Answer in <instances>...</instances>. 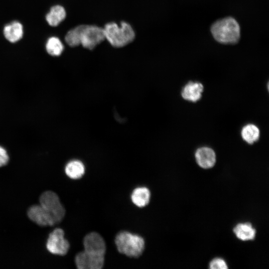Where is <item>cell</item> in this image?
<instances>
[{
  "instance_id": "9a60e30c",
  "label": "cell",
  "mask_w": 269,
  "mask_h": 269,
  "mask_svg": "<svg viewBox=\"0 0 269 269\" xmlns=\"http://www.w3.org/2000/svg\"><path fill=\"white\" fill-rule=\"evenodd\" d=\"M233 231L237 237L242 241L253 240L256 235V230L250 223L238 224Z\"/></svg>"
},
{
  "instance_id": "8fae6325",
  "label": "cell",
  "mask_w": 269,
  "mask_h": 269,
  "mask_svg": "<svg viewBox=\"0 0 269 269\" xmlns=\"http://www.w3.org/2000/svg\"><path fill=\"white\" fill-rule=\"evenodd\" d=\"M203 90L201 83L190 81L183 87L181 95L184 100L195 103L201 98Z\"/></svg>"
},
{
  "instance_id": "ac0fdd59",
  "label": "cell",
  "mask_w": 269,
  "mask_h": 269,
  "mask_svg": "<svg viewBox=\"0 0 269 269\" xmlns=\"http://www.w3.org/2000/svg\"><path fill=\"white\" fill-rule=\"evenodd\" d=\"M47 53L53 56L61 55L64 50V45L60 40L56 37H50L46 44Z\"/></svg>"
},
{
  "instance_id": "5b68a950",
  "label": "cell",
  "mask_w": 269,
  "mask_h": 269,
  "mask_svg": "<svg viewBox=\"0 0 269 269\" xmlns=\"http://www.w3.org/2000/svg\"><path fill=\"white\" fill-rule=\"evenodd\" d=\"M69 248L70 244L64 238V232L62 229H55L49 234L46 243V248L50 253L64 256L67 253Z\"/></svg>"
},
{
  "instance_id": "44dd1931",
  "label": "cell",
  "mask_w": 269,
  "mask_h": 269,
  "mask_svg": "<svg viewBox=\"0 0 269 269\" xmlns=\"http://www.w3.org/2000/svg\"><path fill=\"white\" fill-rule=\"evenodd\" d=\"M9 161V156L6 149L0 145V167L5 165Z\"/></svg>"
},
{
  "instance_id": "2e32d148",
  "label": "cell",
  "mask_w": 269,
  "mask_h": 269,
  "mask_svg": "<svg viewBox=\"0 0 269 269\" xmlns=\"http://www.w3.org/2000/svg\"><path fill=\"white\" fill-rule=\"evenodd\" d=\"M65 171L70 178L77 179L82 177L85 173V167L82 162L77 160L69 161L65 166Z\"/></svg>"
},
{
  "instance_id": "d6986e66",
  "label": "cell",
  "mask_w": 269,
  "mask_h": 269,
  "mask_svg": "<svg viewBox=\"0 0 269 269\" xmlns=\"http://www.w3.org/2000/svg\"><path fill=\"white\" fill-rule=\"evenodd\" d=\"M83 27V25L77 26L67 33L65 40L68 45L75 47L80 45L81 34Z\"/></svg>"
},
{
  "instance_id": "30bf717a",
  "label": "cell",
  "mask_w": 269,
  "mask_h": 269,
  "mask_svg": "<svg viewBox=\"0 0 269 269\" xmlns=\"http://www.w3.org/2000/svg\"><path fill=\"white\" fill-rule=\"evenodd\" d=\"M195 157L197 164L202 168L208 169L212 167L216 162V154L211 148L203 146L198 148Z\"/></svg>"
},
{
  "instance_id": "6da1fadb",
  "label": "cell",
  "mask_w": 269,
  "mask_h": 269,
  "mask_svg": "<svg viewBox=\"0 0 269 269\" xmlns=\"http://www.w3.org/2000/svg\"><path fill=\"white\" fill-rule=\"evenodd\" d=\"M213 38L224 45L237 44L241 38V28L237 20L232 16H227L214 22L210 27Z\"/></svg>"
},
{
  "instance_id": "277c9868",
  "label": "cell",
  "mask_w": 269,
  "mask_h": 269,
  "mask_svg": "<svg viewBox=\"0 0 269 269\" xmlns=\"http://www.w3.org/2000/svg\"><path fill=\"white\" fill-rule=\"evenodd\" d=\"M39 203L50 214L56 224L60 223L64 218L65 215V208L55 192L47 191L43 193L40 196Z\"/></svg>"
},
{
  "instance_id": "ba28073f",
  "label": "cell",
  "mask_w": 269,
  "mask_h": 269,
  "mask_svg": "<svg viewBox=\"0 0 269 269\" xmlns=\"http://www.w3.org/2000/svg\"><path fill=\"white\" fill-rule=\"evenodd\" d=\"M84 251L87 253L105 256L106 243L103 237L98 233L91 232L85 236L83 239Z\"/></svg>"
},
{
  "instance_id": "8992f818",
  "label": "cell",
  "mask_w": 269,
  "mask_h": 269,
  "mask_svg": "<svg viewBox=\"0 0 269 269\" xmlns=\"http://www.w3.org/2000/svg\"><path fill=\"white\" fill-rule=\"evenodd\" d=\"M105 39L104 29L96 25H83L81 34V44L92 50Z\"/></svg>"
},
{
  "instance_id": "e0dca14e",
  "label": "cell",
  "mask_w": 269,
  "mask_h": 269,
  "mask_svg": "<svg viewBox=\"0 0 269 269\" xmlns=\"http://www.w3.org/2000/svg\"><path fill=\"white\" fill-rule=\"evenodd\" d=\"M260 132L256 125L249 124L245 126L241 130V136L247 143L252 144L257 141L260 137Z\"/></svg>"
},
{
  "instance_id": "ffe728a7",
  "label": "cell",
  "mask_w": 269,
  "mask_h": 269,
  "mask_svg": "<svg viewBox=\"0 0 269 269\" xmlns=\"http://www.w3.org/2000/svg\"><path fill=\"white\" fill-rule=\"evenodd\" d=\"M211 269H227L228 267L224 260L220 258H216L210 263Z\"/></svg>"
},
{
  "instance_id": "4fadbf2b",
  "label": "cell",
  "mask_w": 269,
  "mask_h": 269,
  "mask_svg": "<svg viewBox=\"0 0 269 269\" xmlns=\"http://www.w3.org/2000/svg\"><path fill=\"white\" fill-rule=\"evenodd\" d=\"M150 197L149 190L144 187L135 188L131 195L132 202L139 207H143L147 205L149 202Z\"/></svg>"
},
{
  "instance_id": "52a82bcc",
  "label": "cell",
  "mask_w": 269,
  "mask_h": 269,
  "mask_svg": "<svg viewBox=\"0 0 269 269\" xmlns=\"http://www.w3.org/2000/svg\"><path fill=\"white\" fill-rule=\"evenodd\" d=\"M105 256L90 254L83 251L77 254L75 264L79 269H101L104 264Z\"/></svg>"
},
{
  "instance_id": "3957f363",
  "label": "cell",
  "mask_w": 269,
  "mask_h": 269,
  "mask_svg": "<svg viewBox=\"0 0 269 269\" xmlns=\"http://www.w3.org/2000/svg\"><path fill=\"white\" fill-rule=\"evenodd\" d=\"M118 251L129 257L138 258L144 249L143 239L135 234L122 231L117 234L115 240Z\"/></svg>"
},
{
  "instance_id": "7c38bea8",
  "label": "cell",
  "mask_w": 269,
  "mask_h": 269,
  "mask_svg": "<svg viewBox=\"0 0 269 269\" xmlns=\"http://www.w3.org/2000/svg\"><path fill=\"white\" fill-rule=\"evenodd\" d=\"M3 34L5 38L9 42H16L22 37L23 26L18 21H12L4 26Z\"/></svg>"
},
{
  "instance_id": "7a4b0ae2",
  "label": "cell",
  "mask_w": 269,
  "mask_h": 269,
  "mask_svg": "<svg viewBox=\"0 0 269 269\" xmlns=\"http://www.w3.org/2000/svg\"><path fill=\"white\" fill-rule=\"evenodd\" d=\"M103 29L105 39L115 47L125 46L132 42L135 37L134 29L127 22L122 21L120 25L110 22Z\"/></svg>"
},
{
  "instance_id": "5bb4252c",
  "label": "cell",
  "mask_w": 269,
  "mask_h": 269,
  "mask_svg": "<svg viewBox=\"0 0 269 269\" xmlns=\"http://www.w3.org/2000/svg\"><path fill=\"white\" fill-rule=\"evenodd\" d=\"M64 8L59 5L52 6L46 16L48 23L52 26H57L66 17Z\"/></svg>"
},
{
  "instance_id": "9c48e42d",
  "label": "cell",
  "mask_w": 269,
  "mask_h": 269,
  "mask_svg": "<svg viewBox=\"0 0 269 269\" xmlns=\"http://www.w3.org/2000/svg\"><path fill=\"white\" fill-rule=\"evenodd\" d=\"M27 216L32 221L40 226H52L56 224L50 214L40 204L31 206L27 211Z\"/></svg>"
}]
</instances>
